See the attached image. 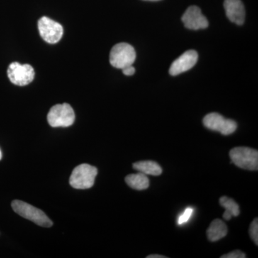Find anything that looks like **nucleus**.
<instances>
[{"instance_id": "obj_1", "label": "nucleus", "mask_w": 258, "mask_h": 258, "mask_svg": "<svg viewBox=\"0 0 258 258\" xmlns=\"http://www.w3.org/2000/svg\"><path fill=\"white\" fill-rule=\"evenodd\" d=\"M98 169L88 164L76 166L70 177V184L77 189H86L92 187L95 183Z\"/></svg>"}, {"instance_id": "obj_2", "label": "nucleus", "mask_w": 258, "mask_h": 258, "mask_svg": "<svg viewBox=\"0 0 258 258\" xmlns=\"http://www.w3.org/2000/svg\"><path fill=\"white\" fill-rule=\"evenodd\" d=\"M12 208L20 216L33 222L37 225L50 227L53 225L52 220L45 215V212L30 205V204L20 200H14L12 203Z\"/></svg>"}, {"instance_id": "obj_3", "label": "nucleus", "mask_w": 258, "mask_h": 258, "mask_svg": "<svg viewBox=\"0 0 258 258\" xmlns=\"http://www.w3.org/2000/svg\"><path fill=\"white\" fill-rule=\"evenodd\" d=\"M232 163L241 169L255 171L258 169V152L251 148L240 147L230 152Z\"/></svg>"}, {"instance_id": "obj_4", "label": "nucleus", "mask_w": 258, "mask_h": 258, "mask_svg": "<svg viewBox=\"0 0 258 258\" xmlns=\"http://www.w3.org/2000/svg\"><path fill=\"white\" fill-rule=\"evenodd\" d=\"M136 51L133 46L125 42L117 44L110 52V63L115 69H123L135 62Z\"/></svg>"}, {"instance_id": "obj_5", "label": "nucleus", "mask_w": 258, "mask_h": 258, "mask_svg": "<svg viewBox=\"0 0 258 258\" xmlns=\"http://www.w3.org/2000/svg\"><path fill=\"white\" fill-rule=\"evenodd\" d=\"M75 118L74 109L68 103L52 106L47 114V121L54 128L71 126L74 123Z\"/></svg>"}, {"instance_id": "obj_6", "label": "nucleus", "mask_w": 258, "mask_h": 258, "mask_svg": "<svg viewBox=\"0 0 258 258\" xmlns=\"http://www.w3.org/2000/svg\"><path fill=\"white\" fill-rule=\"evenodd\" d=\"M8 76L13 84L25 86L30 84L35 78V71L29 64H20L18 62L10 64Z\"/></svg>"}, {"instance_id": "obj_7", "label": "nucleus", "mask_w": 258, "mask_h": 258, "mask_svg": "<svg viewBox=\"0 0 258 258\" xmlns=\"http://www.w3.org/2000/svg\"><path fill=\"white\" fill-rule=\"evenodd\" d=\"M203 123L206 128L220 132L225 136L233 134L237 128L235 120L227 119L217 113H209L204 118Z\"/></svg>"}, {"instance_id": "obj_8", "label": "nucleus", "mask_w": 258, "mask_h": 258, "mask_svg": "<svg viewBox=\"0 0 258 258\" xmlns=\"http://www.w3.org/2000/svg\"><path fill=\"white\" fill-rule=\"evenodd\" d=\"M38 30L40 36L47 43H57L63 35L62 25L47 17H42L39 20Z\"/></svg>"}, {"instance_id": "obj_9", "label": "nucleus", "mask_w": 258, "mask_h": 258, "mask_svg": "<svg viewBox=\"0 0 258 258\" xmlns=\"http://www.w3.org/2000/svg\"><path fill=\"white\" fill-rule=\"evenodd\" d=\"M198 60V54L195 50L186 51L176 59L169 69V74L172 76H178L192 69Z\"/></svg>"}, {"instance_id": "obj_10", "label": "nucleus", "mask_w": 258, "mask_h": 258, "mask_svg": "<svg viewBox=\"0 0 258 258\" xmlns=\"http://www.w3.org/2000/svg\"><path fill=\"white\" fill-rule=\"evenodd\" d=\"M183 23L189 30H198L208 28V20L197 6H191L185 12L181 18Z\"/></svg>"}, {"instance_id": "obj_11", "label": "nucleus", "mask_w": 258, "mask_h": 258, "mask_svg": "<svg viewBox=\"0 0 258 258\" xmlns=\"http://www.w3.org/2000/svg\"><path fill=\"white\" fill-rule=\"evenodd\" d=\"M224 8L226 15L231 22L238 25L244 23L245 11L241 0H225Z\"/></svg>"}, {"instance_id": "obj_12", "label": "nucleus", "mask_w": 258, "mask_h": 258, "mask_svg": "<svg viewBox=\"0 0 258 258\" xmlns=\"http://www.w3.org/2000/svg\"><path fill=\"white\" fill-rule=\"evenodd\" d=\"M227 234V227L225 222L221 220L216 219L210 224L208 230H207V235L209 240L211 242H216L225 237Z\"/></svg>"}, {"instance_id": "obj_13", "label": "nucleus", "mask_w": 258, "mask_h": 258, "mask_svg": "<svg viewBox=\"0 0 258 258\" xmlns=\"http://www.w3.org/2000/svg\"><path fill=\"white\" fill-rule=\"evenodd\" d=\"M134 169L146 175L159 176L162 173V169L158 163L154 161H142L134 163Z\"/></svg>"}, {"instance_id": "obj_14", "label": "nucleus", "mask_w": 258, "mask_h": 258, "mask_svg": "<svg viewBox=\"0 0 258 258\" xmlns=\"http://www.w3.org/2000/svg\"><path fill=\"white\" fill-rule=\"evenodd\" d=\"M125 181L131 188L136 190L147 189L149 186V178L142 172L129 174L125 178Z\"/></svg>"}, {"instance_id": "obj_15", "label": "nucleus", "mask_w": 258, "mask_h": 258, "mask_svg": "<svg viewBox=\"0 0 258 258\" xmlns=\"http://www.w3.org/2000/svg\"><path fill=\"white\" fill-rule=\"evenodd\" d=\"M220 203L222 207L225 208V213L223 214V218L225 220H230L232 217H237L240 215L238 204L232 199L222 197L220 199Z\"/></svg>"}, {"instance_id": "obj_16", "label": "nucleus", "mask_w": 258, "mask_h": 258, "mask_svg": "<svg viewBox=\"0 0 258 258\" xmlns=\"http://www.w3.org/2000/svg\"><path fill=\"white\" fill-rule=\"evenodd\" d=\"M249 235L251 238L254 241L256 245L258 244V220L257 218L254 219L253 221L251 223L249 226Z\"/></svg>"}, {"instance_id": "obj_17", "label": "nucleus", "mask_w": 258, "mask_h": 258, "mask_svg": "<svg viewBox=\"0 0 258 258\" xmlns=\"http://www.w3.org/2000/svg\"><path fill=\"white\" fill-rule=\"evenodd\" d=\"M194 210L191 208H187L185 209L183 213L180 215L179 218H178V225H183L186 223V222L189 221L190 217L192 215Z\"/></svg>"}, {"instance_id": "obj_18", "label": "nucleus", "mask_w": 258, "mask_h": 258, "mask_svg": "<svg viewBox=\"0 0 258 258\" xmlns=\"http://www.w3.org/2000/svg\"><path fill=\"white\" fill-rule=\"evenodd\" d=\"M222 258H245V254L242 252V251L235 250L233 252H231L230 253L224 254L222 255Z\"/></svg>"}, {"instance_id": "obj_19", "label": "nucleus", "mask_w": 258, "mask_h": 258, "mask_svg": "<svg viewBox=\"0 0 258 258\" xmlns=\"http://www.w3.org/2000/svg\"><path fill=\"white\" fill-rule=\"evenodd\" d=\"M122 71H123V74L125 75V76H133V75L135 74L136 70L133 67V66H130L122 69Z\"/></svg>"}, {"instance_id": "obj_20", "label": "nucleus", "mask_w": 258, "mask_h": 258, "mask_svg": "<svg viewBox=\"0 0 258 258\" xmlns=\"http://www.w3.org/2000/svg\"><path fill=\"white\" fill-rule=\"evenodd\" d=\"M165 256L160 255V254H150L147 256V258H166Z\"/></svg>"}, {"instance_id": "obj_21", "label": "nucleus", "mask_w": 258, "mask_h": 258, "mask_svg": "<svg viewBox=\"0 0 258 258\" xmlns=\"http://www.w3.org/2000/svg\"><path fill=\"white\" fill-rule=\"evenodd\" d=\"M144 1L157 2L160 1V0H144Z\"/></svg>"}, {"instance_id": "obj_22", "label": "nucleus", "mask_w": 258, "mask_h": 258, "mask_svg": "<svg viewBox=\"0 0 258 258\" xmlns=\"http://www.w3.org/2000/svg\"><path fill=\"white\" fill-rule=\"evenodd\" d=\"M2 157H3V154H2L1 150H0V160L2 159Z\"/></svg>"}]
</instances>
